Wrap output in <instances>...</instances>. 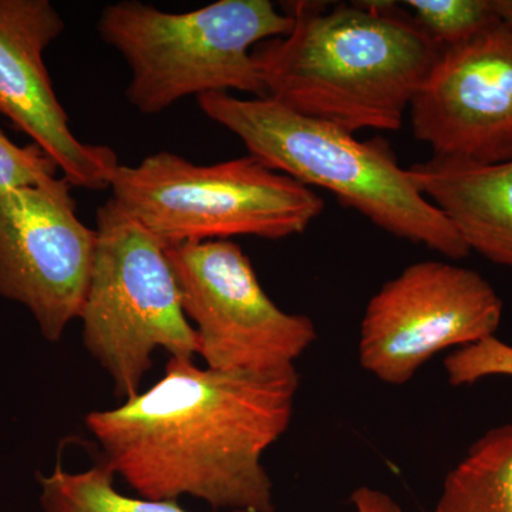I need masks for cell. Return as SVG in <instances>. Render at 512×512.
<instances>
[{
	"label": "cell",
	"instance_id": "12",
	"mask_svg": "<svg viewBox=\"0 0 512 512\" xmlns=\"http://www.w3.org/2000/svg\"><path fill=\"white\" fill-rule=\"evenodd\" d=\"M409 171L471 252L512 269V160L485 165L433 157Z\"/></svg>",
	"mask_w": 512,
	"mask_h": 512
},
{
	"label": "cell",
	"instance_id": "3",
	"mask_svg": "<svg viewBox=\"0 0 512 512\" xmlns=\"http://www.w3.org/2000/svg\"><path fill=\"white\" fill-rule=\"evenodd\" d=\"M202 113L235 134L271 170L332 192L387 234L450 259L471 254L466 242L400 167L383 138L357 140L349 131L302 116L272 99L229 93L197 97Z\"/></svg>",
	"mask_w": 512,
	"mask_h": 512
},
{
	"label": "cell",
	"instance_id": "19",
	"mask_svg": "<svg viewBox=\"0 0 512 512\" xmlns=\"http://www.w3.org/2000/svg\"><path fill=\"white\" fill-rule=\"evenodd\" d=\"M493 6L500 22L512 28V0H493Z\"/></svg>",
	"mask_w": 512,
	"mask_h": 512
},
{
	"label": "cell",
	"instance_id": "9",
	"mask_svg": "<svg viewBox=\"0 0 512 512\" xmlns=\"http://www.w3.org/2000/svg\"><path fill=\"white\" fill-rule=\"evenodd\" d=\"M63 177L0 191V296L26 306L56 343L80 318L92 278L97 231L77 218Z\"/></svg>",
	"mask_w": 512,
	"mask_h": 512
},
{
	"label": "cell",
	"instance_id": "5",
	"mask_svg": "<svg viewBox=\"0 0 512 512\" xmlns=\"http://www.w3.org/2000/svg\"><path fill=\"white\" fill-rule=\"evenodd\" d=\"M111 200L164 245L303 234L325 208L312 188L245 156L194 164L160 151L119 165Z\"/></svg>",
	"mask_w": 512,
	"mask_h": 512
},
{
	"label": "cell",
	"instance_id": "13",
	"mask_svg": "<svg viewBox=\"0 0 512 512\" xmlns=\"http://www.w3.org/2000/svg\"><path fill=\"white\" fill-rule=\"evenodd\" d=\"M433 512H512V424L488 430L468 448Z\"/></svg>",
	"mask_w": 512,
	"mask_h": 512
},
{
	"label": "cell",
	"instance_id": "17",
	"mask_svg": "<svg viewBox=\"0 0 512 512\" xmlns=\"http://www.w3.org/2000/svg\"><path fill=\"white\" fill-rule=\"evenodd\" d=\"M59 168L36 144L16 146L0 131V191L37 187L55 181Z\"/></svg>",
	"mask_w": 512,
	"mask_h": 512
},
{
	"label": "cell",
	"instance_id": "16",
	"mask_svg": "<svg viewBox=\"0 0 512 512\" xmlns=\"http://www.w3.org/2000/svg\"><path fill=\"white\" fill-rule=\"evenodd\" d=\"M451 386H471L487 377H512V346L495 336L464 346L444 360Z\"/></svg>",
	"mask_w": 512,
	"mask_h": 512
},
{
	"label": "cell",
	"instance_id": "18",
	"mask_svg": "<svg viewBox=\"0 0 512 512\" xmlns=\"http://www.w3.org/2000/svg\"><path fill=\"white\" fill-rule=\"evenodd\" d=\"M350 503L356 512H404L392 495L369 485L356 488L350 495Z\"/></svg>",
	"mask_w": 512,
	"mask_h": 512
},
{
	"label": "cell",
	"instance_id": "14",
	"mask_svg": "<svg viewBox=\"0 0 512 512\" xmlns=\"http://www.w3.org/2000/svg\"><path fill=\"white\" fill-rule=\"evenodd\" d=\"M114 474L106 463L89 470H63L57 464L52 473L39 476L42 512H188L175 501L131 498L114 487ZM247 512V511H231Z\"/></svg>",
	"mask_w": 512,
	"mask_h": 512
},
{
	"label": "cell",
	"instance_id": "15",
	"mask_svg": "<svg viewBox=\"0 0 512 512\" xmlns=\"http://www.w3.org/2000/svg\"><path fill=\"white\" fill-rule=\"evenodd\" d=\"M413 19L441 47L460 45L497 25L493 0H407Z\"/></svg>",
	"mask_w": 512,
	"mask_h": 512
},
{
	"label": "cell",
	"instance_id": "2",
	"mask_svg": "<svg viewBox=\"0 0 512 512\" xmlns=\"http://www.w3.org/2000/svg\"><path fill=\"white\" fill-rule=\"evenodd\" d=\"M291 33L255 47L266 99L355 134L397 131L443 47L394 2H292Z\"/></svg>",
	"mask_w": 512,
	"mask_h": 512
},
{
	"label": "cell",
	"instance_id": "4",
	"mask_svg": "<svg viewBox=\"0 0 512 512\" xmlns=\"http://www.w3.org/2000/svg\"><path fill=\"white\" fill-rule=\"evenodd\" d=\"M292 28V16L269 0H220L185 13L123 0L101 10L97 22L101 39L130 67L126 97L143 114L231 90L266 99L255 47Z\"/></svg>",
	"mask_w": 512,
	"mask_h": 512
},
{
	"label": "cell",
	"instance_id": "11",
	"mask_svg": "<svg viewBox=\"0 0 512 512\" xmlns=\"http://www.w3.org/2000/svg\"><path fill=\"white\" fill-rule=\"evenodd\" d=\"M63 30L49 0H0V113L52 158L72 187L107 190L119 158L110 147L74 136L43 59Z\"/></svg>",
	"mask_w": 512,
	"mask_h": 512
},
{
	"label": "cell",
	"instance_id": "6",
	"mask_svg": "<svg viewBox=\"0 0 512 512\" xmlns=\"http://www.w3.org/2000/svg\"><path fill=\"white\" fill-rule=\"evenodd\" d=\"M97 249L80 320L84 348L123 400L141 392L164 349L194 360L197 333L185 316L167 248L113 200L97 210Z\"/></svg>",
	"mask_w": 512,
	"mask_h": 512
},
{
	"label": "cell",
	"instance_id": "7",
	"mask_svg": "<svg viewBox=\"0 0 512 512\" xmlns=\"http://www.w3.org/2000/svg\"><path fill=\"white\" fill-rule=\"evenodd\" d=\"M167 256L208 369H284L318 339L309 316L282 311L266 295L251 259L235 242L174 245Z\"/></svg>",
	"mask_w": 512,
	"mask_h": 512
},
{
	"label": "cell",
	"instance_id": "8",
	"mask_svg": "<svg viewBox=\"0 0 512 512\" xmlns=\"http://www.w3.org/2000/svg\"><path fill=\"white\" fill-rule=\"evenodd\" d=\"M504 303L483 275L447 262L404 268L372 296L360 323L359 362L403 386L440 352L495 336Z\"/></svg>",
	"mask_w": 512,
	"mask_h": 512
},
{
	"label": "cell",
	"instance_id": "1",
	"mask_svg": "<svg viewBox=\"0 0 512 512\" xmlns=\"http://www.w3.org/2000/svg\"><path fill=\"white\" fill-rule=\"evenodd\" d=\"M299 384L295 366L221 372L170 357L150 389L87 414L86 427L141 498L275 512L264 454L288 430Z\"/></svg>",
	"mask_w": 512,
	"mask_h": 512
},
{
	"label": "cell",
	"instance_id": "10",
	"mask_svg": "<svg viewBox=\"0 0 512 512\" xmlns=\"http://www.w3.org/2000/svg\"><path fill=\"white\" fill-rule=\"evenodd\" d=\"M409 110L414 137L433 157L512 160V28L498 22L444 47Z\"/></svg>",
	"mask_w": 512,
	"mask_h": 512
}]
</instances>
